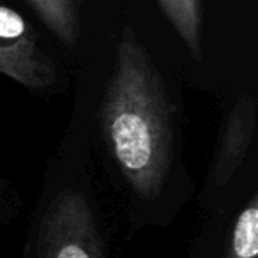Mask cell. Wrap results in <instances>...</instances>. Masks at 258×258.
<instances>
[{
	"mask_svg": "<svg viewBox=\"0 0 258 258\" xmlns=\"http://www.w3.org/2000/svg\"><path fill=\"white\" fill-rule=\"evenodd\" d=\"M101 125L129 187L145 200L158 197L172 165V106L158 69L129 27L118 41Z\"/></svg>",
	"mask_w": 258,
	"mask_h": 258,
	"instance_id": "1",
	"label": "cell"
},
{
	"mask_svg": "<svg viewBox=\"0 0 258 258\" xmlns=\"http://www.w3.org/2000/svg\"><path fill=\"white\" fill-rule=\"evenodd\" d=\"M37 258H103L89 200L68 189L51 204L41 226Z\"/></svg>",
	"mask_w": 258,
	"mask_h": 258,
	"instance_id": "2",
	"label": "cell"
},
{
	"mask_svg": "<svg viewBox=\"0 0 258 258\" xmlns=\"http://www.w3.org/2000/svg\"><path fill=\"white\" fill-rule=\"evenodd\" d=\"M0 75H6L27 89H50L57 69L25 18L18 11L0 6Z\"/></svg>",
	"mask_w": 258,
	"mask_h": 258,
	"instance_id": "3",
	"label": "cell"
},
{
	"mask_svg": "<svg viewBox=\"0 0 258 258\" xmlns=\"http://www.w3.org/2000/svg\"><path fill=\"white\" fill-rule=\"evenodd\" d=\"M256 124V101L246 96L230 110L223 125L214 163L209 173V187L219 191L237 172L249 151Z\"/></svg>",
	"mask_w": 258,
	"mask_h": 258,
	"instance_id": "4",
	"label": "cell"
},
{
	"mask_svg": "<svg viewBox=\"0 0 258 258\" xmlns=\"http://www.w3.org/2000/svg\"><path fill=\"white\" fill-rule=\"evenodd\" d=\"M44 25L68 48H75L80 37L78 0H25Z\"/></svg>",
	"mask_w": 258,
	"mask_h": 258,
	"instance_id": "5",
	"label": "cell"
},
{
	"mask_svg": "<svg viewBox=\"0 0 258 258\" xmlns=\"http://www.w3.org/2000/svg\"><path fill=\"white\" fill-rule=\"evenodd\" d=\"M187 50L200 57L202 51V4L200 0H156Z\"/></svg>",
	"mask_w": 258,
	"mask_h": 258,
	"instance_id": "6",
	"label": "cell"
},
{
	"mask_svg": "<svg viewBox=\"0 0 258 258\" xmlns=\"http://www.w3.org/2000/svg\"><path fill=\"white\" fill-rule=\"evenodd\" d=\"M223 258H258V198L254 195L233 223Z\"/></svg>",
	"mask_w": 258,
	"mask_h": 258,
	"instance_id": "7",
	"label": "cell"
}]
</instances>
